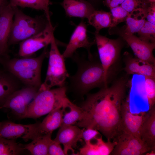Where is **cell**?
I'll return each instance as SVG.
<instances>
[{
    "label": "cell",
    "mask_w": 155,
    "mask_h": 155,
    "mask_svg": "<svg viewBox=\"0 0 155 155\" xmlns=\"http://www.w3.org/2000/svg\"><path fill=\"white\" fill-rule=\"evenodd\" d=\"M130 81L126 74L115 80L110 86L88 94L80 106L83 117L76 126L96 129L107 140L115 138L121 132V106Z\"/></svg>",
    "instance_id": "obj_1"
},
{
    "label": "cell",
    "mask_w": 155,
    "mask_h": 155,
    "mask_svg": "<svg viewBox=\"0 0 155 155\" xmlns=\"http://www.w3.org/2000/svg\"><path fill=\"white\" fill-rule=\"evenodd\" d=\"M71 58L78 68L76 73L69 78L70 87L84 95L94 88L108 86L99 59L93 57L87 60L75 53Z\"/></svg>",
    "instance_id": "obj_2"
},
{
    "label": "cell",
    "mask_w": 155,
    "mask_h": 155,
    "mask_svg": "<svg viewBox=\"0 0 155 155\" xmlns=\"http://www.w3.org/2000/svg\"><path fill=\"white\" fill-rule=\"evenodd\" d=\"M48 46L36 57H24L3 60L0 62L8 72L26 86L39 88L42 84L41 78L42 65L45 58L49 56Z\"/></svg>",
    "instance_id": "obj_3"
},
{
    "label": "cell",
    "mask_w": 155,
    "mask_h": 155,
    "mask_svg": "<svg viewBox=\"0 0 155 155\" xmlns=\"http://www.w3.org/2000/svg\"><path fill=\"white\" fill-rule=\"evenodd\" d=\"M67 90L65 85L53 89L40 87L28 105L25 118H37L54 110L67 108L69 100L66 95Z\"/></svg>",
    "instance_id": "obj_4"
},
{
    "label": "cell",
    "mask_w": 155,
    "mask_h": 155,
    "mask_svg": "<svg viewBox=\"0 0 155 155\" xmlns=\"http://www.w3.org/2000/svg\"><path fill=\"white\" fill-rule=\"evenodd\" d=\"M12 7L14 18L10 31L8 46L20 42L40 32L51 22L44 13L33 18L24 13L18 7Z\"/></svg>",
    "instance_id": "obj_5"
},
{
    "label": "cell",
    "mask_w": 155,
    "mask_h": 155,
    "mask_svg": "<svg viewBox=\"0 0 155 155\" xmlns=\"http://www.w3.org/2000/svg\"><path fill=\"white\" fill-rule=\"evenodd\" d=\"M50 44L46 75L44 82L40 87L44 89H50L55 86H64L66 79L69 76L66 67L65 58L58 49L54 35Z\"/></svg>",
    "instance_id": "obj_6"
},
{
    "label": "cell",
    "mask_w": 155,
    "mask_h": 155,
    "mask_svg": "<svg viewBox=\"0 0 155 155\" xmlns=\"http://www.w3.org/2000/svg\"><path fill=\"white\" fill-rule=\"evenodd\" d=\"M99 60L103 67L106 81L108 84L111 69L118 61L123 45V40L120 37L112 39L95 33Z\"/></svg>",
    "instance_id": "obj_7"
},
{
    "label": "cell",
    "mask_w": 155,
    "mask_h": 155,
    "mask_svg": "<svg viewBox=\"0 0 155 155\" xmlns=\"http://www.w3.org/2000/svg\"><path fill=\"white\" fill-rule=\"evenodd\" d=\"M109 29V33L119 36L130 47L135 57L140 61L155 64V58L153 53L155 48V43L143 41L134 34L125 32L122 27L119 28L116 26Z\"/></svg>",
    "instance_id": "obj_8"
},
{
    "label": "cell",
    "mask_w": 155,
    "mask_h": 155,
    "mask_svg": "<svg viewBox=\"0 0 155 155\" xmlns=\"http://www.w3.org/2000/svg\"><path fill=\"white\" fill-rule=\"evenodd\" d=\"M39 88L26 86L14 91L6 99L0 108L9 109L20 118H25L28 105L34 98Z\"/></svg>",
    "instance_id": "obj_9"
},
{
    "label": "cell",
    "mask_w": 155,
    "mask_h": 155,
    "mask_svg": "<svg viewBox=\"0 0 155 155\" xmlns=\"http://www.w3.org/2000/svg\"><path fill=\"white\" fill-rule=\"evenodd\" d=\"M114 139L117 144L110 155H141L151 150L140 138L123 131Z\"/></svg>",
    "instance_id": "obj_10"
},
{
    "label": "cell",
    "mask_w": 155,
    "mask_h": 155,
    "mask_svg": "<svg viewBox=\"0 0 155 155\" xmlns=\"http://www.w3.org/2000/svg\"><path fill=\"white\" fill-rule=\"evenodd\" d=\"M40 122L23 125L5 121L0 122V137L7 139L20 138L25 142L41 135L38 131Z\"/></svg>",
    "instance_id": "obj_11"
},
{
    "label": "cell",
    "mask_w": 155,
    "mask_h": 155,
    "mask_svg": "<svg viewBox=\"0 0 155 155\" xmlns=\"http://www.w3.org/2000/svg\"><path fill=\"white\" fill-rule=\"evenodd\" d=\"M55 28L51 22L40 32L20 42L18 54L22 57H28L50 44Z\"/></svg>",
    "instance_id": "obj_12"
},
{
    "label": "cell",
    "mask_w": 155,
    "mask_h": 155,
    "mask_svg": "<svg viewBox=\"0 0 155 155\" xmlns=\"http://www.w3.org/2000/svg\"><path fill=\"white\" fill-rule=\"evenodd\" d=\"M146 113L144 112L137 114L132 113L130 110L129 96H127L123 100L121 106V132L140 138L141 131Z\"/></svg>",
    "instance_id": "obj_13"
},
{
    "label": "cell",
    "mask_w": 155,
    "mask_h": 155,
    "mask_svg": "<svg viewBox=\"0 0 155 155\" xmlns=\"http://www.w3.org/2000/svg\"><path fill=\"white\" fill-rule=\"evenodd\" d=\"M82 19L73 32L62 54L65 58H71L76 50L80 48H84L87 50L88 59H90L93 57L91 53L90 49L95 43V40L90 42L88 40L87 34V25Z\"/></svg>",
    "instance_id": "obj_14"
},
{
    "label": "cell",
    "mask_w": 155,
    "mask_h": 155,
    "mask_svg": "<svg viewBox=\"0 0 155 155\" xmlns=\"http://www.w3.org/2000/svg\"><path fill=\"white\" fill-rule=\"evenodd\" d=\"M82 131L78 126L73 125L61 126L54 140L63 145L65 155L69 150L74 154L73 148L76 147L78 142L82 140Z\"/></svg>",
    "instance_id": "obj_15"
},
{
    "label": "cell",
    "mask_w": 155,
    "mask_h": 155,
    "mask_svg": "<svg viewBox=\"0 0 155 155\" xmlns=\"http://www.w3.org/2000/svg\"><path fill=\"white\" fill-rule=\"evenodd\" d=\"M14 11L9 4L0 16V55L6 57L8 51V42L12 24Z\"/></svg>",
    "instance_id": "obj_16"
},
{
    "label": "cell",
    "mask_w": 155,
    "mask_h": 155,
    "mask_svg": "<svg viewBox=\"0 0 155 155\" xmlns=\"http://www.w3.org/2000/svg\"><path fill=\"white\" fill-rule=\"evenodd\" d=\"M60 4L68 17L88 19L96 10L93 5L86 0H63Z\"/></svg>",
    "instance_id": "obj_17"
},
{
    "label": "cell",
    "mask_w": 155,
    "mask_h": 155,
    "mask_svg": "<svg viewBox=\"0 0 155 155\" xmlns=\"http://www.w3.org/2000/svg\"><path fill=\"white\" fill-rule=\"evenodd\" d=\"M94 142L91 141L87 143L80 149L79 154L82 155H110L117 144L115 140L112 142L108 140L105 142L101 135L94 139Z\"/></svg>",
    "instance_id": "obj_18"
},
{
    "label": "cell",
    "mask_w": 155,
    "mask_h": 155,
    "mask_svg": "<svg viewBox=\"0 0 155 155\" xmlns=\"http://www.w3.org/2000/svg\"><path fill=\"white\" fill-rule=\"evenodd\" d=\"M140 138L151 150L155 151V106L146 113L140 132Z\"/></svg>",
    "instance_id": "obj_19"
},
{
    "label": "cell",
    "mask_w": 155,
    "mask_h": 155,
    "mask_svg": "<svg viewBox=\"0 0 155 155\" xmlns=\"http://www.w3.org/2000/svg\"><path fill=\"white\" fill-rule=\"evenodd\" d=\"M65 108H58L51 112L43 121L40 122L38 131L41 135L52 133L61 125Z\"/></svg>",
    "instance_id": "obj_20"
},
{
    "label": "cell",
    "mask_w": 155,
    "mask_h": 155,
    "mask_svg": "<svg viewBox=\"0 0 155 155\" xmlns=\"http://www.w3.org/2000/svg\"><path fill=\"white\" fill-rule=\"evenodd\" d=\"M17 80L8 72L0 70V106L11 93L18 89Z\"/></svg>",
    "instance_id": "obj_21"
},
{
    "label": "cell",
    "mask_w": 155,
    "mask_h": 155,
    "mask_svg": "<svg viewBox=\"0 0 155 155\" xmlns=\"http://www.w3.org/2000/svg\"><path fill=\"white\" fill-rule=\"evenodd\" d=\"M52 134L39 136L32 140L30 143L23 145L24 149L28 150L33 155H48L49 146L52 140Z\"/></svg>",
    "instance_id": "obj_22"
},
{
    "label": "cell",
    "mask_w": 155,
    "mask_h": 155,
    "mask_svg": "<svg viewBox=\"0 0 155 155\" xmlns=\"http://www.w3.org/2000/svg\"><path fill=\"white\" fill-rule=\"evenodd\" d=\"M144 9L136 10L129 13L125 21L126 25L122 27L124 31L134 34L140 30L146 21Z\"/></svg>",
    "instance_id": "obj_23"
},
{
    "label": "cell",
    "mask_w": 155,
    "mask_h": 155,
    "mask_svg": "<svg viewBox=\"0 0 155 155\" xmlns=\"http://www.w3.org/2000/svg\"><path fill=\"white\" fill-rule=\"evenodd\" d=\"M88 19L89 24L95 28V33H99L103 28L111 27V19L110 12L96 10Z\"/></svg>",
    "instance_id": "obj_24"
},
{
    "label": "cell",
    "mask_w": 155,
    "mask_h": 155,
    "mask_svg": "<svg viewBox=\"0 0 155 155\" xmlns=\"http://www.w3.org/2000/svg\"><path fill=\"white\" fill-rule=\"evenodd\" d=\"M9 4L11 6L28 7L43 11L48 19H50L49 6L52 3L50 0H10Z\"/></svg>",
    "instance_id": "obj_25"
},
{
    "label": "cell",
    "mask_w": 155,
    "mask_h": 155,
    "mask_svg": "<svg viewBox=\"0 0 155 155\" xmlns=\"http://www.w3.org/2000/svg\"><path fill=\"white\" fill-rule=\"evenodd\" d=\"M67 107L70 110L68 112H64L61 126L73 125L81 120L83 117L84 112L81 108L74 104L69 100L68 101Z\"/></svg>",
    "instance_id": "obj_26"
},
{
    "label": "cell",
    "mask_w": 155,
    "mask_h": 155,
    "mask_svg": "<svg viewBox=\"0 0 155 155\" xmlns=\"http://www.w3.org/2000/svg\"><path fill=\"white\" fill-rule=\"evenodd\" d=\"M16 139L0 137V155H18L24 150L23 145L16 142Z\"/></svg>",
    "instance_id": "obj_27"
},
{
    "label": "cell",
    "mask_w": 155,
    "mask_h": 155,
    "mask_svg": "<svg viewBox=\"0 0 155 155\" xmlns=\"http://www.w3.org/2000/svg\"><path fill=\"white\" fill-rule=\"evenodd\" d=\"M123 61L125 64L123 69L126 75H138L140 65L143 62L127 51L124 53Z\"/></svg>",
    "instance_id": "obj_28"
},
{
    "label": "cell",
    "mask_w": 155,
    "mask_h": 155,
    "mask_svg": "<svg viewBox=\"0 0 155 155\" xmlns=\"http://www.w3.org/2000/svg\"><path fill=\"white\" fill-rule=\"evenodd\" d=\"M144 77V90L150 109L155 106V77Z\"/></svg>",
    "instance_id": "obj_29"
},
{
    "label": "cell",
    "mask_w": 155,
    "mask_h": 155,
    "mask_svg": "<svg viewBox=\"0 0 155 155\" xmlns=\"http://www.w3.org/2000/svg\"><path fill=\"white\" fill-rule=\"evenodd\" d=\"M137 33L138 37L143 41L155 43V24L146 21Z\"/></svg>",
    "instance_id": "obj_30"
},
{
    "label": "cell",
    "mask_w": 155,
    "mask_h": 155,
    "mask_svg": "<svg viewBox=\"0 0 155 155\" xmlns=\"http://www.w3.org/2000/svg\"><path fill=\"white\" fill-rule=\"evenodd\" d=\"M110 9L111 19V28L116 26L119 23L125 21L129 14L120 5Z\"/></svg>",
    "instance_id": "obj_31"
},
{
    "label": "cell",
    "mask_w": 155,
    "mask_h": 155,
    "mask_svg": "<svg viewBox=\"0 0 155 155\" xmlns=\"http://www.w3.org/2000/svg\"><path fill=\"white\" fill-rule=\"evenodd\" d=\"M149 3L144 0H125L120 5L130 13L136 10L146 9Z\"/></svg>",
    "instance_id": "obj_32"
},
{
    "label": "cell",
    "mask_w": 155,
    "mask_h": 155,
    "mask_svg": "<svg viewBox=\"0 0 155 155\" xmlns=\"http://www.w3.org/2000/svg\"><path fill=\"white\" fill-rule=\"evenodd\" d=\"M138 75L144 77H155V64L142 63L140 65Z\"/></svg>",
    "instance_id": "obj_33"
},
{
    "label": "cell",
    "mask_w": 155,
    "mask_h": 155,
    "mask_svg": "<svg viewBox=\"0 0 155 155\" xmlns=\"http://www.w3.org/2000/svg\"><path fill=\"white\" fill-rule=\"evenodd\" d=\"M83 128L81 134V138L83 140L85 143L90 142L100 135L97 130L91 128Z\"/></svg>",
    "instance_id": "obj_34"
},
{
    "label": "cell",
    "mask_w": 155,
    "mask_h": 155,
    "mask_svg": "<svg viewBox=\"0 0 155 155\" xmlns=\"http://www.w3.org/2000/svg\"><path fill=\"white\" fill-rule=\"evenodd\" d=\"M60 144L54 140H52L49 146L48 155H65Z\"/></svg>",
    "instance_id": "obj_35"
},
{
    "label": "cell",
    "mask_w": 155,
    "mask_h": 155,
    "mask_svg": "<svg viewBox=\"0 0 155 155\" xmlns=\"http://www.w3.org/2000/svg\"><path fill=\"white\" fill-rule=\"evenodd\" d=\"M146 20L155 24V2L150 3L144 9Z\"/></svg>",
    "instance_id": "obj_36"
},
{
    "label": "cell",
    "mask_w": 155,
    "mask_h": 155,
    "mask_svg": "<svg viewBox=\"0 0 155 155\" xmlns=\"http://www.w3.org/2000/svg\"><path fill=\"white\" fill-rule=\"evenodd\" d=\"M125 0H104L103 2L104 5L110 9L120 5Z\"/></svg>",
    "instance_id": "obj_37"
},
{
    "label": "cell",
    "mask_w": 155,
    "mask_h": 155,
    "mask_svg": "<svg viewBox=\"0 0 155 155\" xmlns=\"http://www.w3.org/2000/svg\"><path fill=\"white\" fill-rule=\"evenodd\" d=\"M9 3L8 0H0V16L4 9Z\"/></svg>",
    "instance_id": "obj_38"
},
{
    "label": "cell",
    "mask_w": 155,
    "mask_h": 155,
    "mask_svg": "<svg viewBox=\"0 0 155 155\" xmlns=\"http://www.w3.org/2000/svg\"><path fill=\"white\" fill-rule=\"evenodd\" d=\"M147 3H149L155 2V0H144Z\"/></svg>",
    "instance_id": "obj_39"
},
{
    "label": "cell",
    "mask_w": 155,
    "mask_h": 155,
    "mask_svg": "<svg viewBox=\"0 0 155 155\" xmlns=\"http://www.w3.org/2000/svg\"><path fill=\"white\" fill-rule=\"evenodd\" d=\"M89 2H90L91 3V2L92 1H94L96 0H87Z\"/></svg>",
    "instance_id": "obj_40"
},
{
    "label": "cell",
    "mask_w": 155,
    "mask_h": 155,
    "mask_svg": "<svg viewBox=\"0 0 155 155\" xmlns=\"http://www.w3.org/2000/svg\"><path fill=\"white\" fill-rule=\"evenodd\" d=\"M1 55H0V61H1Z\"/></svg>",
    "instance_id": "obj_41"
}]
</instances>
